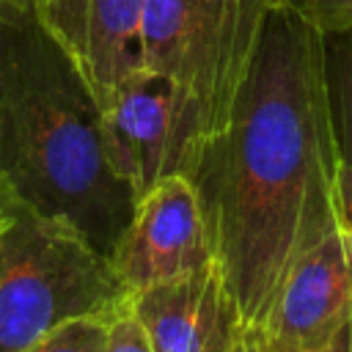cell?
Returning a JSON list of instances; mask_svg holds the SVG:
<instances>
[{"label":"cell","instance_id":"2e32d148","mask_svg":"<svg viewBox=\"0 0 352 352\" xmlns=\"http://www.w3.org/2000/svg\"><path fill=\"white\" fill-rule=\"evenodd\" d=\"M0 223H3V209H0Z\"/></svg>","mask_w":352,"mask_h":352},{"label":"cell","instance_id":"3957f363","mask_svg":"<svg viewBox=\"0 0 352 352\" xmlns=\"http://www.w3.org/2000/svg\"><path fill=\"white\" fill-rule=\"evenodd\" d=\"M0 209V352H28L58 324L126 302L110 258L74 228L3 192Z\"/></svg>","mask_w":352,"mask_h":352},{"label":"cell","instance_id":"52a82bcc","mask_svg":"<svg viewBox=\"0 0 352 352\" xmlns=\"http://www.w3.org/2000/svg\"><path fill=\"white\" fill-rule=\"evenodd\" d=\"M214 261L204 212L184 173L165 176L135 204L110 264L126 294L187 275Z\"/></svg>","mask_w":352,"mask_h":352},{"label":"cell","instance_id":"6da1fadb","mask_svg":"<svg viewBox=\"0 0 352 352\" xmlns=\"http://www.w3.org/2000/svg\"><path fill=\"white\" fill-rule=\"evenodd\" d=\"M338 168L324 38L270 0L228 118L184 173L242 330L264 322L294 261L341 228Z\"/></svg>","mask_w":352,"mask_h":352},{"label":"cell","instance_id":"7c38bea8","mask_svg":"<svg viewBox=\"0 0 352 352\" xmlns=\"http://www.w3.org/2000/svg\"><path fill=\"white\" fill-rule=\"evenodd\" d=\"M319 33H336L352 28V0H280Z\"/></svg>","mask_w":352,"mask_h":352},{"label":"cell","instance_id":"30bf717a","mask_svg":"<svg viewBox=\"0 0 352 352\" xmlns=\"http://www.w3.org/2000/svg\"><path fill=\"white\" fill-rule=\"evenodd\" d=\"M324 38V82L333 116L338 154L352 162V28L322 33Z\"/></svg>","mask_w":352,"mask_h":352},{"label":"cell","instance_id":"5b68a950","mask_svg":"<svg viewBox=\"0 0 352 352\" xmlns=\"http://www.w3.org/2000/svg\"><path fill=\"white\" fill-rule=\"evenodd\" d=\"M102 126L110 162L138 198L165 176L187 173L209 138L201 107L176 82L143 66L102 99Z\"/></svg>","mask_w":352,"mask_h":352},{"label":"cell","instance_id":"5bb4252c","mask_svg":"<svg viewBox=\"0 0 352 352\" xmlns=\"http://www.w3.org/2000/svg\"><path fill=\"white\" fill-rule=\"evenodd\" d=\"M336 201H338V226L352 239V162H344V160L336 182Z\"/></svg>","mask_w":352,"mask_h":352},{"label":"cell","instance_id":"8fae6325","mask_svg":"<svg viewBox=\"0 0 352 352\" xmlns=\"http://www.w3.org/2000/svg\"><path fill=\"white\" fill-rule=\"evenodd\" d=\"M107 333L110 314H88L58 324L28 352H107Z\"/></svg>","mask_w":352,"mask_h":352},{"label":"cell","instance_id":"9c48e42d","mask_svg":"<svg viewBox=\"0 0 352 352\" xmlns=\"http://www.w3.org/2000/svg\"><path fill=\"white\" fill-rule=\"evenodd\" d=\"M41 22L85 69L99 102L140 66L146 0H33Z\"/></svg>","mask_w":352,"mask_h":352},{"label":"cell","instance_id":"8992f818","mask_svg":"<svg viewBox=\"0 0 352 352\" xmlns=\"http://www.w3.org/2000/svg\"><path fill=\"white\" fill-rule=\"evenodd\" d=\"M352 319V239L336 228L283 278L264 322L242 330V352H311Z\"/></svg>","mask_w":352,"mask_h":352},{"label":"cell","instance_id":"9a60e30c","mask_svg":"<svg viewBox=\"0 0 352 352\" xmlns=\"http://www.w3.org/2000/svg\"><path fill=\"white\" fill-rule=\"evenodd\" d=\"M239 352H242V344H239ZM311 352H352V319L319 349H311Z\"/></svg>","mask_w":352,"mask_h":352},{"label":"cell","instance_id":"277c9868","mask_svg":"<svg viewBox=\"0 0 352 352\" xmlns=\"http://www.w3.org/2000/svg\"><path fill=\"white\" fill-rule=\"evenodd\" d=\"M267 6L270 0H146L143 6L140 66L176 82L201 107L209 138L228 118Z\"/></svg>","mask_w":352,"mask_h":352},{"label":"cell","instance_id":"7a4b0ae2","mask_svg":"<svg viewBox=\"0 0 352 352\" xmlns=\"http://www.w3.org/2000/svg\"><path fill=\"white\" fill-rule=\"evenodd\" d=\"M0 192L107 258L138 204L110 162L99 94L33 0H0Z\"/></svg>","mask_w":352,"mask_h":352},{"label":"cell","instance_id":"ba28073f","mask_svg":"<svg viewBox=\"0 0 352 352\" xmlns=\"http://www.w3.org/2000/svg\"><path fill=\"white\" fill-rule=\"evenodd\" d=\"M154 352H239L242 324L214 261L129 294Z\"/></svg>","mask_w":352,"mask_h":352},{"label":"cell","instance_id":"4fadbf2b","mask_svg":"<svg viewBox=\"0 0 352 352\" xmlns=\"http://www.w3.org/2000/svg\"><path fill=\"white\" fill-rule=\"evenodd\" d=\"M107 352H154L143 327H140V322L135 319V314L129 308V297H126V302H121L110 314Z\"/></svg>","mask_w":352,"mask_h":352}]
</instances>
